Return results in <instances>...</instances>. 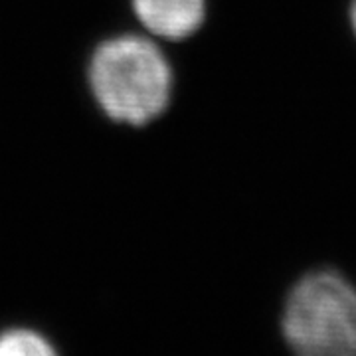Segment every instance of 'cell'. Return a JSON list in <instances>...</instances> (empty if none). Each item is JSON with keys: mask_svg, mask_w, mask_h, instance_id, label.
<instances>
[{"mask_svg": "<svg viewBox=\"0 0 356 356\" xmlns=\"http://www.w3.org/2000/svg\"><path fill=\"white\" fill-rule=\"evenodd\" d=\"M89 86L109 119L140 127L168 107L172 72L151 40L119 36L93 51Z\"/></svg>", "mask_w": 356, "mask_h": 356, "instance_id": "1", "label": "cell"}, {"mask_svg": "<svg viewBox=\"0 0 356 356\" xmlns=\"http://www.w3.org/2000/svg\"><path fill=\"white\" fill-rule=\"evenodd\" d=\"M281 329L305 356H356V287L332 271L309 273L287 297Z\"/></svg>", "mask_w": 356, "mask_h": 356, "instance_id": "2", "label": "cell"}, {"mask_svg": "<svg viewBox=\"0 0 356 356\" xmlns=\"http://www.w3.org/2000/svg\"><path fill=\"white\" fill-rule=\"evenodd\" d=\"M135 14L154 36L182 40L204 22L206 0H133Z\"/></svg>", "mask_w": 356, "mask_h": 356, "instance_id": "3", "label": "cell"}, {"mask_svg": "<svg viewBox=\"0 0 356 356\" xmlns=\"http://www.w3.org/2000/svg\"><path fill=\"white\" fill-rule=\"evenodd\" d=\"M54 346L44 337L28 329H14L0 334V356H48Z\"/></svg>", "mask_w": 356, "mask_h": 356, "instance_id": "4", "label": "cell"}, {"mask_svg": "<svg viewBox=\"0 0 356 356\" xmlns=\"http://www.w3.org/2000/svg\"><path fill=\"white\" fill-rule=\"evenodd\" d=\"M350 24L356 34V0H353V4H350Z\"/></svg>", "mask_w": 356, "mask_h": 356, "instance_id": "5", "label": "cell"}]
</instances>
